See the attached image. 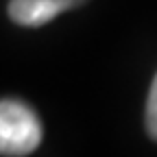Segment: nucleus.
<instances>
[{
  "instance_id": "obj_1",
  "label": "nucleus",
  "mask_w": 157,
  "mask_h": 157,
  "mask_svg": "<svg viewBox=\"0 0 157 157\" xmlns=\"http://www.w3.org/2000/svg\"><path fill=\"white\" fill-rule=\"evenodd\" d=\"M42 142V122L22 101H0V155L22 157Z\"/></svg>"
},
{
  "instance_id": "obj_2",
  "label": "nucleus",
  "mask_w": 157,
  "mask_h": 157,
  "mask_svg": "<svg viewBox=\"0 0 157 157\" xmlns=\"http://www.w3.org/2000/svg\"><path fill=\"white\" fill-rule=\"evenodd\" d=\"M83 0H11L9 17L20 26H44L59 13L74 9Z\"/></svg>"
},
{
  "instance_id": "obj_3",
  "label": "nucleus",
  "mask_w": 157,
  "mask_h": 157,
  "mask_svg": "<svg viewBox=\"0 0 157 157\" xmlns=\"http://www.w3.org/2000/svg\"><path fill=\"white\" fill-rule=\"evenodd\" d=\"M146 133L157 142V74L153 78V85L146 98Z\"/></svg>"
}]
</instances>
